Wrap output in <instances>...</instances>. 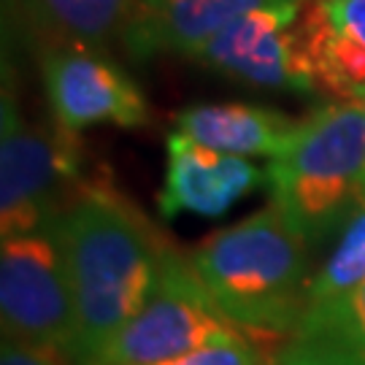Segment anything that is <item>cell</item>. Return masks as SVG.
I'll return each instance as SVG.
<instances>
[{
  "label": "cell",
  "instance_id": "cell-1",
  "mask_svg": "<svg viewBox=\"0 0 365 365\" xmlns=\"http://www.w3.org/2000/svg\"><path fill=\"white\" fill-rule=\"evenodd\" d=\"M52 230L66 255L76 312L73 363L92 365L144 309L173 249L106 182L87 184Z\"/></svg>",
  "mask_w": 365,
  "mask_h": 365
},
{
  "label": "cell",
  "instance_id": "cell-2",
  "mask_svg": "<svg viewBox=\"0 0 365 365\" xmlns=\"http://www.w3.org/2000/svg\"><path fill=\"white\" fill-rule=\"evenodd\" d=\"M190 265L241 330L292 336L309 309L306 238L274 203L206 238Z\"/></svg>",
  "mask_w": 365,
  "mask_h": 365
},
{
  "label": "cell",
  "instance_id": "cell-3",
  "mask_svg": "<svg viewBox=\"0 0 365 365\" xmlns=\"http://www.w3.org/2000/svg\"><path fill=\"white\" fill-rule=\"evenodd\" d=\"M279 214L306 244L341 233L365 197V106H325L265 170Z\"/></svg>",
  "mask_w": 365,
  "mask_h": 365
},
{
  "label": "cell",
  "instance_id": "cell-4",
  "mask_svg": "<svg viewBox=\"0 0 365 365\" xmlns=\"http://www.w3.org/2000/svg\"><path fill=\"white\" fill-rule=\"evenodd\" d=\"M0 122V233L11 238L46 230L63 214V187L76 184L81 170L76 133L27 125L9 90Z\"/></svg>",
  "mask_w": 365,
  "mask_h": 365
},
{
  "label": "cell",
  "instance_id": "cell-5",
  "mask_svg": "<svg viewBox=\"0 0 365 365\" xmlns=\"http://www.w3.org/2000/svg\"><path fill=\"white\" fill-rule=\"evenodd\" d=\"M238 333L244 330L214 303L190 260L173 252L144 309L92 365H155Z\"/></svg>",
  "mask_w": 365,
  "mask_h": 365
},
{
  "label": "cell",
  "instance_id": "cell-6",
  "mask_svg": "<svg viewBox=\"0 0 365 365\" xmlns=\"http://www.w3.org/2000/svg\"><path fill=\"white\" fill-rule=\"evenodd\" d=\"M0 317L6 339L73 360L76 312L66 255L52 227L3 238Z\"/></svg>",
  "mask_w": 365,
  "mask_h": 365
},
{
  "label": "cell",
  "instance_id": "cell-7",
  "mask_svg": "<svg viewBox=\"0 0 365 365\" xmlns=\"http://www.w3.org/2000/svg\"><path fill=\"white\" fill-rule=\"evenodd\" d=\"M43 87L60 128H144L152 119L138 84L98 49L54 46L43 54Z\"/></svg>",
  "mask_w": 365,
  "mask_h": 365
},
{
  "label": "cell",
  "instance_id": "cell-8",
  "mask_svg": "<svg viewBox=\"0 0 365 365\" xmlns=\"http://www.w3.org/2000/svg\"><path fill=\"white\" fill-rule=\"evenodd\" d=\"M303 0L260 6L200 46L195 60L217 73L268 90L312 92L292 25Z\"/></svg>",
  "mask_w": 365,
  "mask_h": 365
},
{
  "label": "cell",
  "instance_id": "cell-9",
  "mask_svg": "<svg viewBox=\"0 0 365 365\" xmlns=\"http://www.w3.org/2000/svg\"><path fill=\"white\" fill-rule=\"evenodd\" d=\"M312 92L365 103V0H303L292 25Z\"/></svg>",
  "mask_w": 365,
  "mask_h": 365
},
{
  "label": "cell",
  "instance_id": "cell-10",
  "mask_svg": "<svg viewBox=\"0 0 365 365\" xmlns=\"http://www.w3.org/2000/svg\"><path fill=\"white\" fill-rule=\"evenodd\" d=\"M165 146V184L157 197L165 222L179 214L220 217L262 182V173L249 160L209 149L176 130L168 135Z\"/></svg>",
  "mask_w": 365,
  "mask_h": 365
},
{
  "label": "cell",
  "instance_id": "cell-11",
  "mask_svg": "<svg viewBox=\"0 0 365 365\" xmlns=\"http://www.w3.org/2000/svg\"><path fill=\"white\" fill-rule=\"evenodd\" d=\"M284 0H138L122 43L135 60L155 54L195 57L238 16Z\"/></svg>",
  "mask_w": 365,
  "mask_h": 365
},
{
  "label": "cell",
  "instance_id": "cell-12",
  "mask_svg": "<svg viewBox=\"0 0 365 365\" xmlns=\"http://www.w3.org/2000/svg\"><path fill=\"white\" fill-rule=\"evenodd\" d=\"M176 133L197 144L235 157H282L287 152L300 122L282 111L249 103H197L176 114Z\"/></svg>",
  "mask_w": 365,
  "mask_h": 365
},
{
  "label": "cell",
  "instance_id": "cell-13",
  "mask_svg": "<svg viewBox=\"0 0 365 365\" xmlns=\"http://www.w3.org/2000/svg\"><path fill=\"white\" fill-rule=\"evenodd\" d=\"M276 365H365V282L309 306Z\"/></svg>",
  "mask_w": 365,
  "mask_h": 365
},
{
  "label": "cell",
  "instance_id": "cell-14",
  "mask_svg": "<svg viewBox=\"0 0 365 365\" xmlns=\"http://www.w3.org/2000/svg\"><path fill=\"white\" fill-rule=\"evenodd\" d=\"M138 0H27L38 27L57 46L98 49L125 38Z\"/></svg>",
  "mask_w": 365,
  "mask_h": 365
},
{
  "label": "cell",
  "instance_id": "cell-15",
  "mask_svg": "<svg viewBox=\"0 0 365 365\" xmlns=\"http://www.w3.org/2000/svg\"><path fill=\"white\" fill-rule=\"evenodd\" d=\"M365 282V197L341 227L339 244L309 282V306L339 298Z\"/></svg>",
  "mask_w": 365,
  "mask_h": 365
},
{
  "label": "cell",
  "instance_id": "cell-16",
  "mask_svg": "<svg viewBox=\"0 0 365 365\" xmlns=\"http://www.w3.org/2000/svg\"><path fill=\"white\" fill-rule=\"evenodd\" d=\"M155 365H265L257 346L247 339V333H238L230 339L206 344L195 352L179 354Z\"/></svg>",
  "mask_w": 365,
  "mask_h": 365
},
{
  "label": "cell",
  "instance_id": "cell-17",
  "mask_svg": "<svg viewBox=\"0 0 365 365\" xmlns=\"http://www.w3.org/2000/svg\"><path fill=\"white\" fill-rule=\"evenodd\" d=\"M66 360V354L11 339L3 341V352H0V365H68Z\"/></svg>",
  "mask_w": 365,
  "mask_h": 365
},
{
  "label": "cell",
  "instance_id": "cell-18",
  "mask_svg": "<svg viewBox=\"0 0 365 365\" xmlns=\"http://www.w3.org/2000/svg\"><path fill=\"white\" fill-rule=\"evenodd\" d=\"M363 106H365V103H363Z\"/></svg>",
  "mask_w": 365,
  "mask_h": 365
}]
</instances>
